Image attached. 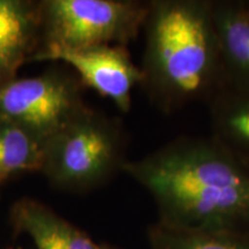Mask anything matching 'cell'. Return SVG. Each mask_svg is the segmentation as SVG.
I'll return each mask as SVG.
<instances>
[{"label":"cell","instance_id":"cell-1","mask_svg":"<svg viewBox=\"0 0 249 249\" xmlns=\"http://www.w3.org/2000/svg\"><path fill=\"white\" fill-rule=\"evenodd\" d=\"M123 171L150 193L158 223L249 234V165L213 136H180Z\"/></svg>","mask_w":249,"mask_h":249},{"label":"cell","instance_id":"cell-13","mask_svg":"<svg viewBox=\"0 0 249 249\" xmlns=\"http://www.w3.org/2000/svg\"><path fill=\"white\" fill-rule=\"evenodd\" d=\"M98 249H113V248L108 247V246H104V245H99V247H98Z\"/></svg>","mask_w":249,"mask_h":249},{"label":"cell","instance_id":"cell-8","mask_svg":"<svg viewBox=\"0 0 249 249\" xmlns=\"http://www.w3.org/2000/svg\"><path fill=\"white\" fill-rule=\"evenodd\" d=\"M225 87L249 90V1H213Z\"/></svg>","mask_w":249,"mask_h":249},{"label":"cell","instance_id":"cell-7","mask_svg":"<svg viewBox=\"0 0 249 249\" xmlns=\"http://www.w3.org/2000/svg\"><path fill=\"white\" fill-rule=\"evenodd\" d=\"M40 2L0 0V89L42 48Z\"/></svg>","mask_w":249,"mask_h":249},{"label":"cell","instance_id":"cell-9","mask_svg":"<svg viewBox=\"0 0 249 249\" xmlns=\"http://www.w3.org/2000/svg\"><path fill=\"white\" fill-rule=\"evenodd\" d=\"M15 230L29 234L37 249H98L99 245L48 207L21 198L12 207Z\"/></svg>","mask_w":249,"mask_h":249},{"label":"cell","instance_id":"cell-10","mask_svg":"<svg viewBox=\"0 0 249 249\" xmlns=\"http://www.w3.org/2000/svg\"><path fill=\"white\" fill-rule=\"evenodd\" d=\"M208 105L211 136L249 165V90L224 87Z\"/></svg>","mask_w":249,"mask_h":249},{"label":"cell","instance_id":"cell-12","mask_svg":"<svg viewBox=\"0 0 249 249\" xmlns=\"http://www.w3.org/2000/svg\"><path fill=\"white\" fill-rule=\"evenodd\" d=\"M151 249H249V234L186 231L157 223L149 230Z\"/></svg>","mask_w":249,"mask_h":249},{"label":"cell","instance_id":"cell-4","mask_svg":"<svg viewBox=\"0 0 249 249\" xmlns=\"http://www.w3.org/2000/svg\"><path fill=\"white\" fill-rule=\"evenodd\" d=\"M39 2L42 48L52 45L77 50L98 45L126 46L144 27L149 11V1L135 0Z\"/></svg>","mask_w":249,"mask_h":249},{"label":"cell","instance_id":"cell-2","mask_svg":"<svg viewBox=\"0 0 249 249\" xmlns=\"http://www.w3.org/2000/svg\"><path fill=\"white\" fill-rule=\"evenodd\" d=\"M141 85L170 114L225 87L211 0H152L144 22Z\"/></svg>","mask_w":249,"mask_h":249},{"label":"cell","instance_id":"cell-5","mask_svg":"<svg viewBox=\"0 0 249 249\" xmlns=\"http://www.w3.org/2000/svg\"><path fill=\"white\" fill-rule=\"evenodd\" d=\"M81 87L80 80L60 71L17 79L0 89V117L43 145L88 107Z\"/></svg>","mask_w":249,"mask_h":249},{"label":"cell","instance_id":"cell-11","mask_svg":"<svg viewBox=\"0 0 249 249\" xmlns=\"http://www.w3.org/2000/svg\"><path fill=\"white\" fill-rule=\"evenodd\" d=\"M42 164L43 145L0 117V186L18 173L40 171Z\"/></svg>","mask_w":249,"mask_h":249},{"label":"cell","instance_id":"cell-6","mask_svg":"<svg viewBox=\"0 0 249 249\" xmlns=\"http://www.w3.org/2000/svg\"><path fill=\"white\" fill-rule=\"evenodd\" d=\"M31 60H61L71 65L83 86L111 99L123 112L130 110L133 89L143 81L141 67L134 64L124 45H98L77 50L44 46Z\"/></svg>","mask_w":249,"mask_h":249},{"label":"cell","instance_id":"cell-3","mask_svg":"<svg viewBox=\"0 0 249 249\" xmlns=\"http://www.w3.org/2000/svg\"><path fill=\"white\" fill-rule=\"evenodd\" d=\"M124 148L119 121L87 107L43 144L40 172L59 188L88 191L123 171Z\"/></svg>","mask_w":249,"mask_h":249}]
</instances>
